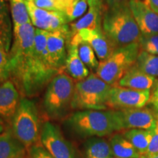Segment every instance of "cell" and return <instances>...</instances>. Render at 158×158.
<instances>
[{
	"label": "cell",
	"instance_id": "6da1fadb",
	"mask_svg": "<svg viewBox=\"0 0 158 158\" xmlns=\"http://www.w3.org/2000/svg\"><path fill=\"white\" fill-rule=\"evenodd\" d=\"M35 35V28L31 22L13 28V43L9 52L10 78L28 97L38 93L60 73L36 56Z\"/></svg>",
	"mask_w": 158,
	"mask_h": 158
},
{
	"label": "cell",
	"instance_id": "7a4b0ae2",
	"mask_svg": "<svg viewBox=\"0 0 158 158\" xmlns=\"http://www.w3.org/2000/svg\"><path fill=\"white\" fill-rule=\"evenodd\" d=\"M102 29L116 48L138 43L142 35L130 10L129 3L105 10Z\"/></svg>",
	"mask_w": 158,
	"mask_h": 158
},
{
	"label": "cell",
	"instance_id": "3957f363",
	"mask_svg": "<svg viewBox=\"0 0 158 158\" xmlns=\"http://www.w3.org/2000/svg\"><path fill=\"white\" fill-rule=\"evenodd\" d=\"M68 126L81 137H100L118 131L114 110H83L73 114Z\"/></svg>",
	"mask_w": 158,
	"mask_h": 158
},
{
	"label": "cell",
	"instance_id": "277c9868",
	"mask_svg": "<svg viewBox=\"0 0 158 158\" xmlns=\"http://www.w3.org/2000/svg\"><path fill=\"white\" fill-rule=\"evenodd\" d=\"M112 87L95 73L89 74L87 78L75 85L72 109H106Z\"/></svg>",
	"mask_w": 158,
	"mask_h": 158
},
{
	"label": "cell",
	"instance_id": "5b68a950",
	"mask_svg": "<svg viewBox=\"0 0 158 158\" xmlns=\"http://www.w3.org/2000/svg\"><path fill=\"white\" fill-rule=\"evenodd\" d=\"M141 51L139 43L116 48L108 59L100 62L95 74L110 86H116L135 64Z\"/></svg>",
	"mask_w": 158,
	"mask_h": 158
},
{
	"label": "cell",
	"instance_id": "8992f818",
	"mask_svg": "<svg viewBox=\"0 0 158 158\" xmlns=\"http://www.w3.org/2000/svg\"><path fill=\"white\" fill-rule=\"evenodd\" d=\"M42 127L34 102L27 98L20 100L19 107L12 118V131L19 141L29 149L40 140Z\"/></svg>",
	"mask_w": 158,
	"mask_h": 158
},
{
	"label": "cell",
	"instance_id": "52a82bcc",
	"mask_svg": "<svg viewBox=\"0 0 158 158\" xmlns=\"http://www.w3.org/2000/svg\"><path fill=\"white\" fill-rule=\"evenodd\" d=\"M75 85L73 78L62 73L57 74L48 84L43 106L51 118H62L72 109Z\"/></svg>",
	"mask_w": 158,
	"mask_h": 158
},
{
	"label": "cell",
	"instance_id": "ba28073f",
	"mask_svg": "<svg viewBox=\"0 0 158 158\" xmlns=\"http://www.w3.org/2000/svg\"><path fill=\"white\" fill-rule=\"evenodd\" d=\"M118 131L122 130H154L158 116L155 111L147 108L114 110Z\"/></svg>",
	"mask_w": 158,
	"mask_h": 158
},
{
	"label": "cell",
	"instance_id": "9c48e42d",
	"mask_svg": "<svg viewBox=\"0 0 158 158\" xmlns=\"http://www.w3.org/2000/svg\"><path fill=\"white\" fill-rule=\"evenodd\" d=\"M40 141L43 147L54 158H76L72 145L67 141L60 129L51 122L43 124Z\"/></svg>",
	"mask_w": 158,
	"mask_h": 158
},
{
	"label": "cell",
	"instance_id": "30bf717a",
	"mask_svg": "<svg viewBox=\"0 0 158 158\" xmlns=\"http://www.w3.org/2000/svg\"><path fill=\"white\" fill-rule=\"evenodd\" d=\"M150 98V90H135L114 86L110 91L107 107L113 110L143 108L149 102Z\"/></svg>",
	"mask_w": 158,
	"mask_h": 158
},
{
	"label": "cell",
	"instance_id": "8fae6325",
	"mask_svg": "<svg viewBox=\"0 0 158 158\" xmlns=\"http://www.w3.org/2000/svg\"><path fill=\"white\" fill-rule=\"evenodd\" d=\"M31 23L37 29L48 32L70 29L68 21L62 12L49 11L37 7L33 2H27Z\"/></svg>",
	"mask_w": 158,
	"mask_h": 158
},
{
	"label": "cell",
	"instance_id": "7c38bea8",
	"mask_svg": "<svg viewBox=\"0 0 158 158\" xmlns=\"http://www.w3.org/2000/svg\"><path fill=\"white\" fill-rule=\"evenodd\" d=\"M81 42L88 43L93 48L100 62L108 59L116 49L105 35L102 27L95 29H84L77 31L70 37L69 44L77 45Z\"/></svg>",
	"mask_w": 158,
	"mask_h": 158
},
{
	"label": "cell",
	"instance_id": "4fadbf2b",
	"mask_svg": "<svg viewBox=\"0 0 158 158\" xmlns=\"http://www.w3.org/2000/svg\"><path fill=\"white\" fill-rule=\"evenodd\" d=\"M70 40V30L48 32L47 37V51L51 64L60 72L64 68L68 45Z\"/></svg>",
	"mask_w": 158,
	"mask_h": 158
},
{
	"label": "cell",
	"instance_id": "5bb4252c",
	"mask_svg": "<svg viewBox=\"0 0 158 158\" xmlns=\"http://www.w3.org/2000/svg\"><path fill=\"white\" fill-rule=\"evenodd\" d=\"M129 7L142 35L158 34V14L144 0H129Z\"/></svg>",
	"mask_w": 158,
	"mask_h": 158
},
{
	"label": "cell",
	"instance_id": "9a60e30c",
	"mask_svg": "<svg viewBox=\"0 0 158 158\" xmlns=\"http://www.w3.org/2000/svg\"><path fill=\"white\" fill-rule=\"evenodd\" d=\"M19 93L10 80L0 84V117L13 118L20 102Z\"/></svg>",
	"mask_w": 158,
	"mask_h": 158
},
{
	"label": "cell",
	"instance_id": "2e32d148",
	"mask_svg": "<svg viewBox=\"0 0 158 158\" xmlns=\"http://www.w3.org/2000/svg\"><path fill=\"white\" fill-rule=\"evenodd\" d=\"M156 83L155 77L151 76L139 70L135 65L132 68L116 86L135 90H150Z\"/></svg>",
	"mask_w": 158,
	"mask_h": 158
},
{
	"label": "cell",
	"instance_id": "e0dca14e",
	"mask_svg": "<svg viewBox=\"0 0 158 158\" xmlns=\"http://www.w3.org/2000/svg\"><path fill=\"white\" fill-rule=\"evenodd\" d=\"M11 19L9 0H0V45L8 54L13 39V20Z\"/></svg>",
	"mask_w": 158,
	"mask_h": 158
},
{
	"label": "cell",
	"instance_id": "ac0fdd59",
	"mask_svg": "<svg viewBox=\"0 0 158 158\" xmlns=\"http://www.w3.org/2000/svg\"><path fill=\"white\" fill-rule=\"evenodd\" d=\"M64 69L70 78L78 81L84 80L89 76V70L79 57L78 45L69 44Z\"/></svg>",
	"mask_w": 158,
	"mask_h": 158
},
{
	"label": "cell",
	"instance_id": "d6986e66",
	"mask_svg": "<svg viewBox=\"0 0 158 158\" xmlns=\"http://www.w3.org/2000/svg\"><path fill=\"white\" fill-rule=\"evenodd\" d=\"M24 146L15 138L12 130L0 135V158H18L24 155Z\"/></svg>",
	"mask_w": 158,
	"mask_h": 158
},
{
	"label": "cell",
	"instance_id": "ffe728a7",
	"mask_svg": "<svg viewBox=\"0 0 158 158\" xmlns=\"http://www.w3.org/2000/svg\"><path fill=\"white\" fill-rule=\"evenodd\" d=\"M110 143L102 138L92 137L85 142L83 158H113Z\"/></svg>",
	"mask_w": 158,
	"mask_h": 158
},
{
	"label": "cell",
	"instance_id": "44dd1931",
	"mask_svg": "<svg viewBox=\"0 0 158 158\" xmlns=\"http://www.w3.org/2000/svg\"><path fill=\"white\" fill-rule=\"evenodd\" d=\"M104 11L95 7H89L87 13L75 23H71L70 27V37L77 31L84 29H95L102 27V19Z\"/></svg>",
	"mask_w": 158,
	"mask_h": 158
},
{
	"label": "cell",
	"instance_id": "7402d4cb",
	"mask_svg": "<svg viewBox=\"0 0 158 158\" xmlns=\"http://www.w3.org/2000/svg\"><path fill=\"white\" fill-rule=\"evenodd\" d=\"M154 130L130 129L122 133L124 136L141 156L144 158L152 138Z\"/></svg>",
	"mask_w": 158,
	"mask_h": 158
},
{
	"label": "cell",
	"instance_id": "603a6c76",
	"mask_svg": "<svg viewBox=\"0 0 158 158\" xmlns=\"http://www.w3.org/2000/svg\"><path fill=\"white\" fill-rule=\"evenodd\" d=\"M110 147L115 158H141L133 145L121 134H115L110 138Z\"/></svg>",
	"mask_w": 158,
	"mask_h": 158
},
{
	"label": "cell",
	"instance_id": "cb8c5ba5",
	"mask_svg": "<svg viewBox=\"0 0 158 158\" xmlns=\"http://www.w3.org/2000/svg\"><path fill=\"white\" fill-rule=\"evenodd\" d=\"M13 28L31 22L27 4L23 0H9Z\"/></svg>",
	"mask_w": 158,
	"mask_h": 158
},
{
	"label": "cell",
	"instance_id": "d4e9b609",
	"mask_svg": "<svg viewBox=\"0 0 158 158\" xmlns=\"http://www.w3.org/2000/svg\"><path fill=\"white\" fill-rule=\"evenodd\" d=\"M135 66L143 73L153 77L158 76V56L141 51Z\"/></svg>",
	"mask_w": 158,
	"mask_h": 158
},
{
	"label": "cell",
	"instance_id": "484cf974",
	"mask_svg": "<svg viewBox=\"0 0 158 158\" xmlns=\"http://www.w3.org/2000/svg\"><path fill=\"white\" fill-rule=\"evenodd\" d=\"M77 45H78L79 57L81 59L83 63L86 65V68L96 72L100 62L97 58L96 54L93 48L88 43L84 42H81Z\"/></svg>",
	"mask_w": 158,
	"mask_h": 158
},
{
	"label": "cell",
	"instance_id": "4316f807",
	"mask_svg": "<svg viewBox=\"0 0 158 158\" xmlns=\"http://www.w3.org/2000/svg\"><path fill=\"white\" fill-rule=\"evenodd\" d=\"M88 6L87 0H78L67 7L64 13L68 23L82 16L87 10Z\"/></svg>",
	"mask_w": 158,
	"mask_h": 158
},
{
	"label": "cell",
	"instance_id": "83f0119b",
	"mask_svg": "<svg viewBox=\"0 0 158 158\" xmlns=\"http://www.w3.org/2000/svg\"><path fill=\"white\" fill-rule=\"evenodd\" d=\"M138 43L141 51L158 56V34L141 35Z\"/></svg>",
	"mask_w": 158,
	"mask_h": 158
},
{
	"label": "cell",
	"instance_id": "f1b7e54d",
	"mask_svg": "<svg viewBox=\"0 0 158 158\" xmlns=\"http://www.w3.org/2000/svg\"><path fill=\"white\" fill-rule=\"evenodd\" d=\"M10 77L9 54L0 45V84L9 80Z\"/></svg>",
	"mask_w": 158,
	"mask_h": 158
},
{
	"label": "cell",
	"instance_id": "f546056e",
	"mask_svg": "<svg viewBox=\"0 0 158 158\" xmlns=\"http://www.w3.org/2000/svg\"><path fill=\"white\" fill-rule=\"evenodd\" d=\"M33 3L39 8L49 11L64 13L67 7L59 0H33Z\"/></svg>",
	"mask_w": 158,
	"mask_h": 158
},
{
	"label": "cell",
	"instance_id": "4dcf8cb0",
	"mask_svg": "<svg viewBox=\"0 0 158 158\" xmlns=\"http://www.w3.org/2000/svg\"><path fill=\"white\" fill-rule=\"evenodd\" d=\"M28 150L29 158H54L43 146L36 144Z\"/></svg>",
	"mask_w": 158,
	"mask_h": 158
},
{
	"label": "cell",
	"instance_id": "1f68e13d",
	"mask_svg": "<svg viewBox=\"0 0 158 158\" xmlns=\"http://www.w3.org/2000/svg\"><path fill=\"white\" fill-rule=\"evenodd\" d=\"M158 154V121L157 125L154 129V133L149 146L148 147V150L144 158H147L149 156Z\"/></svg>",
	"mask_w": 158,
	"mask_h": 158
},
{
	"label": "cell",
	"instance_id": "d6a6232c",
	"mask_svg": "<svg viewBox=\"0 0 158 158\" xmlns=\"http://www.w3.org/2000/svg\"><path fill=\"white\" fill-rule=\"evenodd\" d=\"M149 103L151 104L154 109V111L155 112L158 116V85L155 91H154L153 94L151 95Z\"/></svg>",
	"mask_w": 158,
	"mask_h": 158
},
{
	"label": "cell",
	"instance_id": "836d02e7",
	"mask_svg": "<svg viewBox=\"0 0 158 158\" xmlns=\"http://www.w3.org/2000/svg\"><path fill=\"white\" fill-rule=\"evenodd\" d=\"M108 8H113L129 3V0H106Z\"/></svg>",
	"mask_w": 158,
	"mask_h": 158
},
{
	"label": "cell",
	"instance_id": "e575fe53",
	"mask_svg": "<svg viewBox=\"0 0 158 158\" xmlns=\"http://www.w3.org/2000/svg\"><path fill=\"white\" fill-rule=\"evenodd\" d=\"M89 7H95L105 11L106 6L104 5V0H87Z\"/></svg>",
	"mask_w": 158,
	"mask_h": 158
},
{
	"label": "cell",
	"instance_id": "d590c367",
	"mask_svg": "<svg viewBox=\"0 0 158 158\" xmlns=\"http://www.w3.org/2000/svg\"><path fill=\"white\" fill-rule=\"evenodd\" d=\"M147 5L158 14V0H144Z\"/></svg>",
	"mask_w": 158,
	"mask_h": 158
},
{
	"label": "cell",
	"instance_id": "8d00e7d4",
	"mask_svg": "<svg viewBox=\"0 0 158 158\" xmlns=\"http://www.w3.org/2000/svg\"><path fill=\"white\" fill-rule=\"evenodd\" d=\"M61 2H62L67 7L72 5L73 3L75 2V0H59Z\"/></svg>",
	"mask_w": 158,
	"mask_h": 158
},
{
	"label": "cell",
	"instance_id": "74e56055",
	"mask_svg": "<svg viewBox=\"0 0 158 158\" xmlns=\"http://www.w3.org/2000/svg\"><path fill=\"white\" fill-rule=\"evenodd\" d=\"M3 130H4V127H3V124L2 123L1 121H0V135L3 133Z\"/></svg>",
	"mask_w": 158,
	"mask_h": 158
},
{
	"label": "cell",
	"instance_id": "f35d334b",
	"mask_svg": "<svg viewBox=\"0 0 158 158\" xmlns=\"http://www.w3.org/2000/svg\"><path fill=\"white\" fill-rule=\"evenodd\" d=\"M147 158H158V154H156V155H153L152 156H149Z\"/></svg>",
	"mask_w": 158,
	"mask_h": 158
},
{
	"label": "cell",
	"instance_id": "ab89813d",
	"mask_svg": "<svg viewBox=\"0 0 158 158\" xmlns=\"http://www.w3.org/2000/svg\"><path fill=\"white\" fill-rule=\"evenodd\" d=\"M23 1L27 3V2H33V0H23Z\"/></svg>",
	"mask_w": 158,
	"mask_h": 158
},
{
	"label": "cell",
	"instance_id": "60d3db41",
	"mask_svg": "<svg viewBox=\"0 0 158 158\" xmlns=\"http://www.w3.org/2000/svg\"><path fill=\"white\" fill-rule=\"evenodd\" d=\"M18 158H25V157H24V155H23V156H21V157H19Z\"/></svg>",
	"mask_w": 158,
	"mask_h": 158
},
{
	"label": "cell",
	"instance_id": "b9f144b4",
	"mask_svg": "<svg viewBox=\"0 0 158 158\" xmlns=\"http://www.w3.org/2000/svg\"><path fill=\"white\" fill-rule=\"evenodd\" d=\"M77 1H78V0H75V2H77Z\"/></svg>",
	"mask_w": 158,
	"mask_h": 158
},
{
	"label": "cell",
	"instance_id": "7bdbcfd3",
	"mask_svg": "<svg viewBox=\"0 0 158 158\" xmlns=\"http://www.w3.org/2000/svg\"><path fill=\"white\" fill-rule=\"evenodd\" d=\"M113 158H115V157H113Z\"/></svg>",
	"mask_w": 158,
	"mask_h": 158
}]
</instances>
